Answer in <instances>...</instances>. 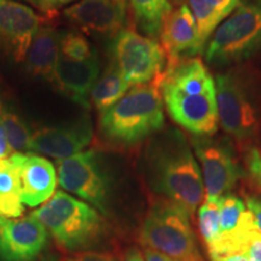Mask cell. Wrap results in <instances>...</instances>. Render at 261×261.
<instances>
[{
	"mask_svg": "<svg viewBox=\"0 0 261 261\" xmlns=\"http://www.w3.org/2000/svg\"><path fill=\"white\" fill-rule=\"evenodd\" d=\"M189 8L194 15L196 24H197L198 38L202 47H205L210 38L217 31L219 24L223 22L217 12L211 8L205 0H189Z\"/></svg>",
	"mask_w": 261,
	"mask_h": 261,
	"instance_id": "cb8c5ba5",
	"label": "cell"
},
{
	"mask_svg": "<svg viewBox=\"0 0 261 261\" xmlns=\"http://www.w3.org/2000/svg\"><path fill=\"white\" fill-rule=\"evenodd\" d=\"M161 46L167 58V67H172L179 61L195 57L203 54L197 24L188 5L172 10L163 21L161 34Z\"/></svg>",
	"mask_w": 261,
	"mask_h": 261,
	"instance_id": "5bb4252c",
	"label": "cell"
},
{
	"mask_svg": "<svg viewBox=\"0 0 261 261\" xmlns=\"http://www.w3.org/2000/svg\"><path fill=\"white\" fill-rule=\"evenodd\" d=\"M248 208L242 198L238 196L228 194L219 198V217L221 236L231 234L240 227L246 217Z\"/></svg>",
	"mask_w": 261,
	"mask_h": 261,
	"instance_id": "603a6c76",
	"label": "cell"
},
{
	"mask_svg": "<svg viewBox=\"0 0 261 261\" xmlns=\"http://www.w3.org/2000/svg\"><path fill=\"white\" fill-rule=\"evenodd\" d=\"M246 205L248 211L252 213L257 230H259L261 233V197H257V196H253V195L247 196Z\"/></svg>",
	"mask_w": 261,
	"mask_h": 261,
	"instance_id": "4dcf8cb0",
	"label": "cell"
},
{
	"mask_svg": "<svg viewBox=\"0 0 261 261\" xmlns=\"http://www.w3.org/2000/svg\"><path fill=\"white\" fill-rule=\"evenodd\" d=\"M189 214L168 200L155 202L146 214L140 242L175 261H203Z\"/></svg>",
	"mask_w": 261,
	"mask_h": 261,
	"instance_id": "8992f818",
	"label": "cell"
},
{
	"mask_svg": "<svg viewBox=\"0 0 261 261\" xmlns=\"http://www.w3.org/2000/svg\"><path fill=\"white\" fill-rule=\"evenodd\" d=\"M160 87L163 104L177 125L194 137L215 136L219 127L215 80L200 58L166 68Z\"/></svg>",
	"mask_w": 261,
	"mask_h": 261,
	"instance_id": "7a4b0ae2",
	"label": "cell"
},
{
	"mask_svg": "<svg viewBox=\"0 0 261 261\" xmlns=\"http://www.w3.org/2000/svg\"><path fill=\"white\" fill-rule=\"evenodd\" d=\"M24 208L18 194L0 192V215L5 218H18L23 214Z\"/></svg>",
	"mask_w": 261,
	"mask_h": 261,
	"instance_id": "484cf974",
	"label": "cell"
},
{
	"mask_svg": "<svg viewBox=\"0 0 261 261\" xmlns=\"http://www.w3.org/2000/svg\"><path fill=\"white\" fill-rule=\"evenodd\" d=\"M144 257L145 261H175L171 259V257L156 252V250L149 249V248H144Z\"/></svg>",
	"mask_w": 261,
	"mask_h": 261,
	"instance_id": "d6a6232c",
	"label": "cell"
},
{
	"mask_svg": "<svg viewBox=\"0 0 261 261\" xmlns=\"http://www.w3.org/2000/svg\"><path fill=\"white\" fill-rule=\"evenodd\" d=\"M93 136L92 123L85 115L73 125L39 129L31 139V152H39L58 161L80 154Z\"/></svg>",
	"mask_w": 261,
	"mask_h": 261,
	"instance_id": "9a60e30c",
	"label": "cell"
},
{
	"mask_svg": "<svg viewBox=\"0 0 261 261\" xmlns=\"http://www.w3.org/2000/svg\"><path fill=\"white\" fill-rule=\"evenodd\" d=\"M47 244V230L31 214L22 219L0 215V261H33Z\"/></svg>",
	"mask_w": 261,
	"mask_h": 261,
	"instance_id": "7c38bea8",
	"label": "cell"
},
{
	"mask_svg": "<svg viewBox=\"0 0 261 261\" xmlns=\"http://www.w3.org/2000/svg\"><path fill=\"white\" fill-rule=\"evenodd\" d=\"M219 123L225 133L238 142H248L259 132V116L252 92L236 73L218 74L215 77Z\"/></svg>",
	"mask_w": 261,
	"mask_h": 261,
	"instance_id": "ba28073f",
	"label": "cell"
},
{
	"mask_svg": "<svg viewBox=\"0 0 261 261\" xmlns=\"http://www.w3.org/2000/svg\"><path fill=\"white\" fill-rule=\"evenodd\" d=\"M129 5L137 27L150 38L160 37L163 21L173 10L167 0H129Z\"/></svg>",
	"mask_w": 261,
	"mask_h": 261,
	"instance_id": "ffe728a7",
	"label": "cell"
},
{
	"mask_svg": "<svg viewBox=\"0 0 261 261\" xmlns=\"http://www.w3.org/2000/svg\"><path fill=\"white\" fill-rule=\"evenodd\" d=\"M205 2L211 5V8L217 12L223 21L232 14L240 5V0H205Z\"/></svg>",
	"mask_w": 261,
	"mask_h": 261,
	"instance_id": "f1b7e54d",
	"label": "cell"
},
{
	"mask_svg": "<svg viewBox=\"0 0 261 261\" xmlns=\"http://www.w3.org/2000/svg\"><path fill=\"white\" fill-rule=\"evenodd\" d=\"M73 2H75V0H40L38 4L40 5L41 8L50 10L52 8H60V6L67 5V4H69V3H73Z\"/></svg>",
	"mask_w": 261,
	"mask_h": 261,
	"instance_id": "836d02e7",
	"label": "cell"
},
{
	"mask_svg": "<svg viewBox=\"0 0 261 261\" xmlns=\"http://www.w3.org/2000/svg\"><path fill=\"white\" fill-rule=\"evenodd\" d=\"M58 181L64 190L79 196L99 213H109L110 179L94 150L58 161Z\"/></svg>",
	"mask_w": 261,
	"mask_h": 261,
	"instance_id": "30bf717a",
	"label": "cell"
},
{
	"mask_svg": "<svg viewBox=\"0 0 261 261\" xmlns=\"http://www.w3.org/2000/svg\"><path fill=\"white\" fill-rule=\"evenodd\" d=\"M126 261H145L143 259V255L140 254V252L137 248H133L130 249L128 254H127V260Z\"/></svg>",
	"mask_w": 261,
	"mask_h": 261,
	"instance_id": "d590c367",
	"label": "cell"
},
{
	"mask_svg": "<svg viewBox=\"0 0 261 261\" xmlns=\"http://www.w3.org/2000/svg\"><path fill=\"white\" fill-rule=\"evenodd\" d=\"M161 80L136 85L100 114L99 130L108 143L132 146L159 133L165 125Z\"/></svg>",
	"mask_w": 261,
	"mask_h": 261,
	"instance_id": "3957f363",
	"label": "cell"
},
{
	"mask_svg": "<svg viewBox=\"0 0 261 261\" xmlns=\"http://www.w3.org/2000/svg\"><path fill=\"white\" fill-rule=\"evenodd\" d=\"M212 261H252L243 254H233V255L226 256H214L211 257Z\"/></svg>",
	"mask_w": 261,
	"mask_h": 261,
	"instance_id": "e575fe53",
	"label": "cell"
},
{
	"mask_svg": "<svg viewBox=\"0 0 261 261\" xmlns=\"http://www.w3.org/2000/svg\"><path fill=\"white\" fill-rule=\"evenodd\" d=\"M99 77V62L92 60L76 62L68 60L60 54L52 80L62 92L69 96L75 103L89 108V97Z\"/></svg>",
	"mask_w": 261,
	"mask_h": 261,
	"instance_id": "e0dca14e",
	"label": "cell"
},
{
	"mask_svg": "<svg viewBox=\"0 0 261 261\" xmlns=\"http://www.w3.org/2000/svg\"><path fill=\"white\" fill-rule=\"evenodd\" d=\"M61 38L62 33L57 29L48 25L39 28L25 55V65L29 73L42 79L52 80L60 57Z\"/></svg>",
	"mask_w": 261,
	"mask_h": 261,
	"instance_id": "ac0fdd59",
	"label": "cell"
},
{
	"mask_svg": "<svg viewBox=\"0 0 261 261\" xmlns=\"http://www.w3.org/2000/svg\"><path fill=\"white\" fill-rule=\"evenodd\" d=\"M261 50V0H246L213 33L204 47L207 63L225 68Z\"/></svg>",
	"mask_w": 261,
	"mask_h": 261,
	"instance_id": "5b68a950",
	"label": "cell"
},
{
	"mask_svg": "<svg viewBox=\"0 0 261 261\" xmlns=\"http://www.w3.org/2000/svg\"><path fill=\"white\" fill-rule=\"evenodd\" d=\"M32 215L62 248L73 253L96 246L106 232L99 212L63 191H57Z\"/></svg>",
	"mask_w": 261,
	"mask_h": 261,
	"instance_id": "277c9868",
	"label": "cell"
},
{
	"mask_svg": "<svg viewBox=\"0 0 261 261\" xmlns=\"http://www.w3.org/2000/svg\"><path fill=\"white\" fill-rule=\"evenodd\" d=\"M191 146L201 163L205 200H219L243 175L232 142L227 137H192Z\"/></svg>",
	"mask_w": 261,
	"mask_h": 261,
	"instance_id": "9c48e42d",
	"label": "cell"
},
{
	"mask_svg": "<svg viewBox=\"0 0 261 261\" xmlns=\"http://www.w3.org/2000/svg\"><path fill=\"white\" fill-rule=\"evenodd\" d=\"M67 261H119L113 254L110 253H100V252H80L75 253Z\"/></svg>",
	"mask_w": 261,
	"mask_h": 261,
	"instance_id": "f546056e",
	"label": "cell"
},
{
	"mask_svg": "<svg viewBox=\"0 0 261 261\" xmlns=\"http://www.w3.org/2000/svg\"><path fill=\"white\" fill-rule=\"evenodd\" d=\"M246 165L253 180L261 189V150L249 148L246 155Z\"/></svg>",
	"mask_w": 261,
	"mask_h": 261,
	"instance_id": "4316f807",
	"label": "cell"
},
{
	"mask_svg": "<svg viewBox=\"0 0 261 261\" xmlns=\"http://www.w3.org/2000/svg\"><path fill=\"white\" fill-rule=\"evenodd\" d=\"M10 151L11 150H10V146L8 144V139H6L4 128L0 125V160L8 159Z\"/></svg>",
	"mask_w": 261,
	"mask_h": 261,
	"instance_id": "1f68e13d",
	"label": "cell"
},
{
	"mask_svg": "<svg viewBox=\"0 0 261 261\" xmlns=\"http://www.w3.org/2000/svg\"><path fill=\"white\" fill-rule=\"evenodd\" d=\"M60 54L68 60L76 62L89 61L97 56L89 40L77 32L62 33Z\"/></svg>",
	"mask_w": 261,
	"mask_h": 261,
	"instance_id": "d4e9b609",
	"label": "cell"
},
{
	"mask_svg": "<svg viewBox=\"0 0 261 261\" xmlns=\"http://www.w3.org/2000/svg\"><path fill=\"white\" fill-rule=\"evenodd\" d=\"M0 125L4 128L11 151L15 154L31 152L32 135L21 117L0 106Z\"/></svg>",
	"mask_w": 261,
	"mask_h": 261,
	"instance_id": "44dd1931",
	"label": "cell"
},
{
	"mask_svg": "<svg viewBox=\"0 0 261 261\" xmlns=\"http://www.w3.org/2000/svg\"><path fill=\"white\" fill-rule=\"evenodd\" d=\"M116 2H119V3H126V0H116Z\"/></svg>",
	"mask_w": 261,
	"mask_h": 261,
	"instance_id": "f35d334b",
	"label": "cell"
},
{
	"mask_svg": "<svg viewBox=\"0 0 261 261\" xmlns=\"http://www.w3.org/2000/svg\"><path fill=\"white\" fill-rule=\"evenodd\" d=\"M64 17L81 31L116 35L126 21V3L116 0H80L63 12Z\"/></svg>",
	"mask_w": 261,
	"mask_h": 261,
	"instance_id": "2e32d148",
	"label": "cell"
},
{
	"mask_svg": "<svg viewBox=\"0 0 261 261\" xmlns=\"http://www.w3.org/2000/svg\"><path fill=\"white\" fill-rule=\"evenodd\" d=\"M243 255L249 257L252 261H261V233L257 227L254 228L248 236Z\"/></svg>",
	"mask_w": 261,
	"mask_h": 261,
	"instance_id": "83f0119b",
	"label": "cell"
},
{
	"mask_svg": "<svg viewBox=\"0 0 261 261\" xmlns=\"http://www.w3.org/2000/svg\"><path fill=\"white\" fill-rule=\"evenodd\" d=\"M167 2L169 3V5L172 6V9L173 8L177 9V8H180L182 5H187L189 0H167Z\"/></svg>",
	"mask_w": 261,
	"mask_h": 261,
	"instance_id": "8d00e7d4",
	"label": "cell"
},
{
	"mask_svg": "<svg viewBox=\"0 0 261 261\" xmlns=\"http://www.w3.org/2000/svg\"><path fill=\"white\" fill-rule=\"evenodd\" d=\"M112 63L130 86L162 79L167 58L161 44L132 29H121L110 44Z\"/></svg>",
	"mask_w": 261,
	"mask_h": 261,
	"instance_id": "52a82bcc",
	"label": "cell"
},
{
	"mask_svg": "<svg viewBox=\"0 0 261 261\" xmlns=\"http://www.w3.org/2000/svg\"><path fill=\"white\" fill-rule=\"evenodd\" d=\"M198 228L207 247V252H211L221 237L219 200H205L204 203L200 205Z\"/></svg>",
	"mask_w": 261,
	"mask_h": 261,
	"instance_id": "7402d4cb",
	"label": "cell"
},
{
	"mask_svg": "<svg viewBox=\"0 0 261 261\" xmlns=\"http://www.w3.org/2000/svg\"><path fill=\"white\" fill-rule=\"evenodd\" d=\"M17 179L22 203L29 207L46 202L56 189V171L46 159L33 154H14L9 158Z\"/></svg>",
	"mask_w": 261,
	"mask_h": 261,
	"instance_id": "4fadbf2b",
	"label": "cell"
},
{
	"mask_svg": "<svg viewBox=\"0 0 261 261\" xmlns=\"http://www.w3.org/2000/svg\"><path fill=\"white\" fill-rule=\"evenodd\" d=\"M40 27V17L29 6L0 0V54L16 62L23 61Z\"/></svg>",
	"mask_w": 261,
	"mask_h": 261,
	"instance_id": "8fae6325",
	"label": "cell"
},
{
	"mask_svg": "<svg viewBox=\"0 0 261 261\" xmlns=\"http://www.w3.org/2000/svg\"><path fill=\"white\" fill-rule=\"evenodd\" d=\"M40 261H67V260L61 259V257L56 255V254H46V255L42 256V259Z\"/></svg>",
	"mask_w": 261,
	"mask_h": 261,
	"instance_id": "74e56055",
	"label": "cell"
},
{
	"mask_svg": "<svg viewBox=\"0 0 261 261\" xmlns=\"http://www.w3.org/2000/svg\"><path fill=\"white\" fill-rule=\"evenodd\" d=\"M130 85L123 77L117 68L110 63L108 69L98 77L96 85L91 91V99L96 109L102 114L106 110L119 102L125 94L128 92Z\"/></svg>",
	"mask_w": 261,
	"mask_h": 261,
	"instance_id": "d6986e66",
	"label": "cell"
},
{
	"mask_svg": "<svg viewBox=\"0 0 261 261\" xmlns=\"http://www.w3.org/2000/svg\"><path fill=\"white\" fill-rule=\"evenodd\" d=\"M145 171L155 194L194 217L205 197L204 185L191 144L180 129L160 130L146 150Z\"/></svg>",
	"mask_w": 261,
	"mask_h": 261,
	"instance_id": "6da1fadb",
	"label": "cell"
}]
</instances>
